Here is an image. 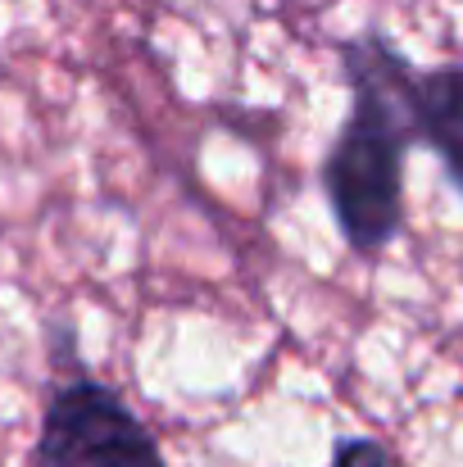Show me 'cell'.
<instances>
[{
	"label": "cell",
	"mask_w": 463,
	"mask_h": 467,
	"mask_svg": "<svg viewBox=\"0 0 463 467\" xmlns=\"http://www.w3.org/2000/svg\"><path fill=\"white\" fill-rule=\"evenodd\" d=\"M32 467H168L154 431L119 390L91 377L64 381L41 418Z\"/></svg>",
	"instance_id": "obj_2"
},
{
	"label": "cell",
	"mask_w": 463,
	"mask_h": 467,
	"mask_svg": "<svg viewBox=\"0 0 463 467\" xmlns=\"http://www.w3.org/2000/svg\"><path fill=\"white\" fill-rule=\"evenodd\" d=\"M341 68L354 100L322 159V191L345 245L354 254H382L405 227V155L418 141V73L382 32L350 36Z\"/></svg>",
	"instance_id": "obj_1"
},
{
	"label": "cell",
	"mask_w": 463,
	"mask_h": 467,
	"mask_svg": "<svg viewBox=\"0 0 463 467\" xmlns=\"http://www.w3.org/2000/svg\"><path fill=\"white\" fill-rule=\"evenodd\" d=\"M327 467H405L382 441H373V436H350V441H341L336 450H331V463Z\"/></svg>",
	"instance_id": "obj_4"
},
{
	"label": "cell",
	"mask_w": 463,
	"mask_h": 467,
	"mask_svg": "<svg viewBox=\"0 0 463 467\" xmlns=\"http://www.w3.org/2000/svg\"><path fill=\"white\" fill-rule=\"evenodd\" d=\"M414 119L418 141H427L450 182L463 191V64H446L414 78Z\"/></svg>",
	"instance_id": "obj_3"
}]
</instances>
